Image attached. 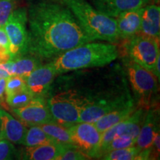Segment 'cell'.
Segmentation results:
<instances>
[{"mask_svg":"<svg viewBox=\"0 0 160 160\" xmlns=\"http://www.w3.org/2000/svg\"><path fill=\"white\" fill-rule=\"evenodd\" d=\"M15 153V148L11 142L0 137V160L13 159Z\"/></svg>","mask_w":160,"mask_h":160,"instance_id":"cell-27","label":"cell"},{"mask_svg":"<svg viewBox=\"0 0 160 160\" xmlns=\"http://www.w3.org/2000/svg\"><path fill=\"white\" fill-rule=\"evenodd\" d=\"M40 59L31 54L13 58L5 62L10 75H17L26 79L32 71L42 65Z\"/></svg>","mask_w":160,"mask_h":160,"instance_id":"cell-17","label":"cell"},{"mask_svg":"<svg viewBox=\"0 0 160 160\" xmlns=\"http://www.w3.org/2000/svg\"><path fill=\"white\" fill-rule=\"evenodd\" d=\"M6 79H4V78L0 79V102H2L4 99V93H5V91Z\"/></svg>","mask_w":160,"mask_h":160,"instance_id":"cell-30","label":"cell"},{"mask_svg":"<svg viewBox=\"0 0 160 160\" xmlns=\"http://www.w3.org/2000/svg\"><path fill=\"white\" fill-rule=\"evenodd\" d=\"M96 9L111 17L130 10L145 7L150 0H90Z\"/></svg>","mask_w":160,"mask_h":160,"instance_id":"cell-12","label":"cell"},{"mask_svg":"<svg viewBox=\"0 0 160 160\" xmlns=\"http://www.w3.org/2000/svg\"><path fill=\"white\" fill-rule=\"evenodd\" d=\"M143 10L144 7L130 10L115 18L119 39L126 40L139 33Z\"/></svg>","mask_w":160,"mask_h":160,"instance_id":"cell-13","label":"cell"},{"mask_svg":"<svg viewBox=\"0 0 160 160\" xmlns=\"http://www.w3.org/2000/svg\"><path fill=\"white\" fill-rule=\"evenodd\" d=\"M136 110L134 101L128 104L125 106L119 108L112 111L107 114L102 116L99 119L93 122L98 131L101 133H103L106 130H108L112 126L115 125L116 124L123 121L126 118H128L130 115L132 114Z\"/></svg>","mask_w":160,"mask_h":160,"instance_id":"cell-18","label":"cell"},{"mask_svg":"<svg viewBox=\"0 0 160 160\" xmlns=\"http://www.w3.org/2000/svg\"><path fill=\"white\" fill-rule=\"evenodd\" d=\"M33 98V94L29 91L28 88H26L17 93L7 96L6 102H7L8 105L12 108H17L22 107V106L27 105Z\"/></svg>","mask_w":160,"mask_h":160,"instance_id":"cell-22","label":"cell"},{"mask_svg":"<svg viewBox=\"0 0 160 160\" xmlns=\"http://www.w3.org/2000/svg\"><path fill=\"white\" fill-rule=\"evenodd\" d=\"M125 41L126 57L153 73L158 58L160 57L159 39L138 33Z\"/></svg>","mask_w":160,"mask_h":160,"instance_id":"cell-6","label":"cell"},{"mask_svg":"<svg viewBox=\"0 0 160 160\" xmlns=\"http://www.w3.org/2000/svg\"><path fill=\"white\" fill-rule=\"evenodd\" d=\"M141 151L137 146L124 148L108 151L102 156V159L106 160H132L139 159Z\"/></svg>","mask_w":160,"mask_h":160,"instance_id":"cell-21","label":"cell"},{"mask_svg":"<svg viewBox=\"0 0 160 160\" xmlns=\"http://www.w3.org/2000/svg\"><path fill=\"white\" fill-rule=\"evenodd\" d=\"M29 22L28 54L54 59L78 45L92 42L63 3L40 2L32 5Z\"/></svg>","mask_w":160,"mask_h":160,"instance_id":"cell-1","label":"cell"},{"mask_svg":"<svg viewBox=\"0 0 160 160\" xmlns=\"http://www.w3.org/2000/svg\"><path fill=\"white\" fill-rule=\"evenodd\" d=\"M124 63L137 104L139 107L148 108L152 105L153 96L157 93V78L128 57H125Z\"/></svg>","mask_w":160,"mask_h":160,"instance_id":"cell-5","label":"cell"},{"mask_svg":"<svg viewBox=\"0 0 160 160\" xmlns=\"http://www.w3.org/2000/svg\"><path fill=\"white\" fill-rule=\"evenodd\" d=\"M160 8L157 5H149L144 7L142 15L140 34L153 39H159Z\"/></svg>","mask_w":160,"mask_h":160,"instance_id":"cell-15","label":"cell"},{"mask_svg":"<svg viewBox=\"0 0 160 160\" xmlns=\"http://www.w3.org/2000/svg\"><path fill=\"white\" fill-rule=\"evenodd\" d=\"M16 5V0H0V28H4Z\"/></svg>","mask_w":160,"mask_h":160,"instance_id":"cell-25","label":"cell"},{"mask_svg":"<svg viewBox=\"0 0 160 160\" xmlns=\"http://www.w3.org/2000/svg\"><path fill=\"white\" fill-rule=\"evenodd\" d=\"M67 147L69 146L57 142L27 147L23 151L22 159L29 160H56Z\"/></svg>","mask_w":160,"mask_h":160,"instance_id":"cell-16","label":"cell"},{"mask_svg":"<svg viewBox=\"0 0 160 160\" xmlns=\"http://www.w3.org/2000/svg\"><path fill=\"white\" fill-rule=\"evenodd\" d=\"M40 127L57 142L67 146L73 145L67 127L60 125L57 122L42 124Z\"/></svg>","mask_w":160,"mask_h":160,"instance_id":"cell-19","label":"cell"},{"mask_svg":"<svg viewBox=\"0 0 160 160\" xmlns=\"http://www.w3.org/2000/svg\"><path fill=\"white\" fill-rule=\"evenodd\" d=\"M74 16L92 42L101 40L115 44L119 37L116 19L96 9L86 0H61Z\"/></svg>","mask_w":160,"mask_h":160,"instance_id":"cell-3","label":"cell"},{"mask_svg":"<svg viewBox=\"0 0 160 160\" xmlns=\"http://www.w3.org/2000/svg\"><path fill=\"white\" fill-rule=\"evenodd\" d=\"M136 142H137V139H136V138L131 137H129V136L126 135L119 136V137L115 138L114 139L112 140L111 142L108 145L107 147L105 148V149L104 150L102 155L105 154L107 152L113 151V150L124 148L134 146L136 145Z\"/></svg>","mask_w":160,"mask_h":160,"instance_id":"cell-23","label":"cell"},{"mask_svg":"<svg viewBox=\"0 0 160 160\" xmlns=\"http://www.w3.org/2000/svg\"><path fill=\"white\" fill-rule=\"evenodd\" d=\"M57 75L52 62L41 65L26 77L28 89L33 97H45Z\"/></svg>","mask_w":160,"mask_h":160,"instance_id":"cell-10","label":"cell"},{"mask_svg":"<svg viewBox=\"0 0 160 160\" xmlns=\"http://www.w3.org/2000/svg\"><path fill=\"white\" fill-rule=\"evenodd\" d=\"M0 45L9 49V41L4 28H0Z\"/></svg>","mask_w":160,"mask_h":160,"instance_id":"cell-29","label":"cell"},{"mask_svg":"<svg viewBox=\"0 0 160 160\" xmlns=\"http://www.w3.org/2000/svg\"><path fill=\"white\" fill-rule=\"evenodd\" d=\"M47 104L54 121L68 128L79 122L85 98L74 90L68 89L51 96Z\"/></svg>","mask_w":160,"mask_h":160,"instance_id":"cell-4","label":"cell"},{"mask_svg":"<svg viewBox=\"0 0 160 160\" xmlns=\"http://www.w3.org/2000/svg\"><path fill=\"white\" fill-rule=\"evenodd\" d=\"M119 57L117 45L110 42H87L65 51L51 62L57 74L72 71L103 67Z\"/></svg>","mask_w":160,"mask_h":160,"instance_id":"cell-2","label":"cell"},{"mask_svg":"<svg viewBox=\"0 0 160 160\" xmlns=\"http://www.w3.org/2000/svg\"><path fill=\"white\" fill-rule=\"evenodd\" d=\"M12 111L22 122L28 126L41 125L55 122L45 97H33L27 105L12 108Z\"/></svg>","mask_w":160,"mask_h":160,"instance_id":"cell-9","label":"cell"},{"mask_svg":"<svg viewBox=\"0 0 160 160\" xmlns=\"http://www.w3.org/2000/svg\"><path fill=\"white\" fill-rule=\"evenodd\" d=\"M159 110L151 105L147 109L135 145L142 151L151 148L156 133L159 131Z\"/></svg>","mask_w":160,"mask_h":160,"instance_id":"cell-11","label":"cell"},{"mask_svg":"<svg viewBox=\"0 0 160 160\" xmlns=\"http://www.w3.org/2000/svg\"><path fill=\"white\" fill-rule=\"evenodd\" d=\"M12 59L9 49L0 45V63H5Z\"/></svg>","mask_w":160,"mask_h":160,"instance_id":"cell-28","label":"cell"},{"mask_svg":"<svg viewBox=\"0 0 160 160\" xmlns=\"http://www.w3.org/2000/svg\"><path fill=\"white\" fill-rule=\"evenodd\" d=\"M28 13L25 8L15 9L8 19L4 29L9 41L11 58L28 54V31L27 30Z\"/></svg>","mask_w":160,"mask_h":160,"instance_id":"cell-7","label":"cell"},{"mask_svg":"<svg viewBox=\"0 0 160 160\" xmlns=\"http://www.w3.org/2000/svg\"><path fill=\"white\" fill-rule=\"evenodd\" d=\"M89 159L87 155L74 146H69L64 150L57 158V160H85Z\"/></svg>","mask_w":160,"mask_h":160,"instance_id":"cell-26","label":"cell"},{"mask_svg":"<svg viewBox=\"0 0 160 160\" xmlns=\"http://www.w3.org/2000/svg\"><path fill=\"white\" fill-rule=\"evenodd\" d=\"M26 131L25 125L0 108V137L12 143L22 144Z\"/></svg>","mask_w":160,"mask_h":160,"instance_id":"cell-14","label":"cell"},{"mask_svg":"<svg viewBox=\"0 0 160 160\" xmlns=\"http://www.w3.org/2000/svg\"><path fill=\"white\" fill-rule=\"evenodd\" d=\"M50 143H57V142L50 137L40 125H32L26 131L22 145L26 147H33Z\"/></svg>","mask_w":160,"mask_h":160,"instance_id":"cell-20","label":"cell"},{"mask_svg":"<svg viewBox=\"0 0 160 160\" xmlns=\"http://www.w3.org/2000/svg\"><path fill=\"white\" fill-rule=\"evenodd\" d=\"M73 145L90 159L97 158L102 133L92 122H77L68 127Z\"/></svg>","mask_w":160,"mask_h":160,"instance_id":"cell-8","label":"cell"},{"mask_svg":"<svg viewBox=\"0 0 160 160\" xmlns=\"http://www.w3.org/2000/svg\"><path fill=\"white\" fill-rule=\"evenodd\" d=\"M27 88L25 79L17 75H11L6 79L5 85V94L7 96L21 91Z\"/></svg>","mask_w":160,"mask_h":160,"instance_id":"cell-24","label":"cell"}]
</instances>
